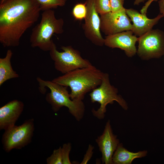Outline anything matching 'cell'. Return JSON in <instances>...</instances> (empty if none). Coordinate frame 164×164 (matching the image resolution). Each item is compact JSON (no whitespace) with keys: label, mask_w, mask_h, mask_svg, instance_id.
<instances>
[{"label":"cell","mask_w":164,"mask_h":164,"mask_svg":"<svg viewBox=\"0 0 164 164\" xmlns=\"http://www.w3.org/2000/svg\"><path fill=\"white\" fill-rule=\"evenodd\" d=\"M117 93V90L110 83L108 74L104 73L101 84L89 94L92 103L97 102L100 104L97 110L92 109L93 115L99 119L104 118L106 106L109 104H113L114 101H116L124 109L127 110L128 106L126 102Z\"/></svg>","instance_id":"5"},{"label":"cell","mask_w":164,"mask_h":164,"mask_svg":"<svg viewBox=\"0 0 164 164\" xmlns=\"http://www.w3.org/2000/svg\"><path fill=\"white\" fill-rule=\"evenodd\" d=\"M87 12L86 4L79 3L76 4L73 8L72 14L77 20H81L84 19Z\"/></svg>","instance_id":"19"},{"label":"cell","mask_w":164,"mask_h":164,"mask_svg":"<svg viewBox=\"0 0 164 164\" xmlns=\"http://www.w3.org/2000/svg\"><path fill=\"white\" fill-rule=\"evenodd\" d=\"M37 80L39 85L40 92L44 94L45 88L47 87L50 92L46 97V101L50 104L54 112L58 111L62 107L68 109L69 113L78 121L83 118L85 112V107L82 100L72 99L67 87L52 81L44 80L37 77Z\"/></svg>","instance_id":"3"},{"label":"cell","mask_w":164,"mask_h":164,"mask_svg":"<svg viewBox=\"0 0 164 164\" xmlns=\"http://www.w3.org/2000/svg\"><path fill=\"white\" fill-rule=\"evenodd\" d=\"M47 164H63L61 153V147L54 149L52 155L47 158Z\"/></svg>","instance_id":"20"},{"label":"cell","mask_w":164,"mask_h":164,"mask_svg":"<svg viewBox=\"0 0 164 164\" xmlns=\"http://www.w3.org/2000/svg\"><path fill=\"white\" fill-rule=\"evenodd\" d=\"M137 53L144 59L159 58L164 55V32L152 29L138 38Z\"/></svg>","instance_id":"8"},{"label":"cell","mask_w":164,"mask_h":164,"mask_svg":"<svg viewBox=\"0 0 164 164\" xmlns=\"http://www.w3.org/2000/svg\"><path fill=\"white\" fill-rule=\"evenodd\" d=\"M146 0H135L134 2V5H138L142 2H144Z\"/></svg>","instance_id":"25"},{"label":"cell","mask_w":164,"mask_h":164,"mask_svg":"<svg viewBox=\"0 0 164 164\" xmlns=\"http://www.w3.org/2000/svg\"><path fill=\"white\" fill-rule=\"evenodd\" d=\"M61 48L63 52H59L54 43L49 53L54 61L55 69L63 74L93 65L88 60L83 58L80 52L71 46H62Z\"/></svg>","instance_id":"6"},{"label":"cell","mask_w":164,"mask_h":164,"mask_svg":"<svg viewBox=\"0 0 164 164\" xmlns=\"http://www.w3.org/2000/svg\"><path fill=\"white\" fill-rule=\"evenodd\" d=\"M12 52L8 50L4 58H0V86L7 80L19 77V74L12 68L11 59Z\"/></svg>","instance_id":"16"},{"label":"cell","mask_w":164,"mask_h":164,"mask_svg":"<svg viewBox=\"0 0 164 164\" xmlns=\"http://www.w3.org/2000/svg\"><path fill=\"white\" fill-rule=\"evenodd\" d=\"M94 149V147L91 144L89 145L86 153L84 155L83 159L80 164H85L88 162L92 156L93 153V150Z\"/></svg>","instance_id":"23"},{"label":"cell","mask_w":164,"mask_h":164,"mask_svg":"<svg viewBox=\"0 0 164 164\" xmlns=\"http://www.w3.org/2000/svg\"><path fill=\"white\" fill-rule=\"evenodd\" d=\"M125 9L100 15L101 31L107 36L132 30L133 25Z\"/></svg>","instance_id":"9"},{"label":"cell","mask_w":164,"mask_h":164,"mask_svg":"<svg viewBox=\"0 0 164 164\" xmlns=\"http://www.w3.org/2000/svg\"><path fill=\"white\" fill-rule=\"evenodd\" d=\"M23 102L17 100L10 101L0 108V129L6 130L15 124L23 110Z\"/></svg>","instance_id":"14"},{"label":"cell","mask_w":164,"mask_h":164,"mask_svg":"<svg viewBox=\"0 0 164 164\" xmlns=\"http://www.w3.org/2000/svg\"><path fill=\"white\" fill-rule=\"evenodd\" d=\"M126 12L133 22L132 30L135 36H139L152 30L159 19L164 16L162 14H159L155 18L150 19L146 15V12L139 13L132 9H125Z\"/></svg>","instance_id":"13"},{"label":"cell","mask_w":164,"mask_h":164,"mask_svg":"<svg viewBox=\"0 0 164 164\" xmlns=\"http://www.w3.org/2000/svg\"><path fill=\"white\" fill-rule=\"evenodd\" d=\"M146 150L133 152L128 151L124 148L122 143L118 144L112 158L114 164H131L135 159L141 158L146 155Z\"/></svg>","instance_id":"15"},{"label":"cell","mask_w":164,"mask_h":164,"mask_svg":"<svg viewBox=\"0 0 164 164\" xmlns=\"http://www.w3.org/2000/svg\"><path fill=\"white\" fill-rule=\"evenodd\" d=\"M94 6L97 12L100 15L111 12L110 0H95Z\"/></svg>","instance_id":"18"},{"label":"cell","mask_w":164,"mask_h":164,"mask_svg":"<svg viewBox=\"0 0 164 164\" xmlns=\"http://www.w3.org/2000/svg\"><path fill=\"white\" fill-rule=\"evenodd\" d=\"M95 0H86L87 12L83 29L86 38L94 45L101 46L104 39L100 32V18L94 6Z\"/></svg>","instance_id":"10"},{"label":"cell","mask_w":164,"mask_h":164,"mask_svg":"<svg viewBox=\"0 0 164 164\" xmlns=\"http://www.w3.org/2000/svg\"><path fill=\"white\" fill-rule=\"evenodd\" d=\"M64 24L63 18H56L53 10L43 11L40 22L32 30L29 39L31 46L49 51L54 43L52 36L63 33Z\"/></svg>","instance_id":"4"},{"label":"cell","mask_w":164,"mask_h":164,"mask_svg":"<svg viewBox=\"0 0 164 164\" xmlns=\"http://www.w3.org/2000/svg\"><path fill=\"white\" fill-rule=\"evenodd\" d=\"M71 149L70 143H65L61 147V153L63 164H71L69 158V154Z\"/></svg>","instance_id":"21"},{"label":"cell","mask_w":164,"mask_h":164,"mask_svg":"<svg viewBox=\"0 0 164 164\" xmlns=\"http://www.w3.org/2000/svg\"><path fill=\"white\" fill-rule=\"evenodd\" d=\"M124 0H110L111 12H116L123 9Z\"/></svg>","instance_id":"22"},{"label":"cell","mask_w":164,"mask_h":164,"mask_svg":"<svg viewBox=\"0 0 164 164\" xmlns=\"http://www.w3.org/2000/svg\"><path fill=\"white\" fill-rule=\"evenodd\" d=\"M159 4L160 13L164 15V0L159 1Z\"/></svg>","instance_id":"24"},{"label":"cell","mask_w":164,"mask_h":164,"mask_svg":"<svg viewBox=\"0 0 164 164\" xmlns=\"http://www.w3.org/2000/svg\"><path fill=\"white\" fill-rule=\"evenodd\" d=\"M104 73L92 65L80 68L63 74L52 81L61 85L69 87L71 98L83 100L85 95L101 84Z\"/></svg>","instance_id":"2"},{"label":"cell","mask_w":164,"mask_h":164,"mask_svg":"<svg viewBox=\"0 0 164 164\" xmlns=\"http://www.w3.org/2000/svg\"><path fill=\"white\" fill-rule=\"evenodd\" d=\"M133 34L132 30H129L107 36L104 38V45L112 48H120L128 56L132 57L136 52L135 44L138 40Z\"/></svg>","instance_id":"12"},{"label":"cell","mask_w":164,"mask_h":164,"mask_svg":"<svg viewBox=\"0 0 164 164\" xmlns=\"http://www.w3.org/2000/svg\"><path fill=\"white\" fill-rule=\"evenodd\" d=\"M34 130L32 118L26 120L21 125L5 130L2 139L3 149L9 152L13 149H21L30 143Z\"/></svg>","instance_id":"7"},{"label":"cell","mask_w":164,"mask_h":164,"mask_svg":"<svg viewBox=\"0 0 164 164\" xmlns=\"http://www.w3.org/2000/svg\"><path fill=\"white\" fill-rule=\"evenodd\" d=\"M39 5L41 11L63 7L66 4L67 0H36Z\"/></svg>","instance_id":"17"},{"label":"cell","mask_w":164,"mask_h":164,"mask_svg":"<svg viewBox=\"0 0 164 164\" xmlns=\"http://www.w3.org/2000/svg\"><path fill=\"white\" fill-rule=\"evenodd\" d=\"M95 141L102 154V163L113 164L112 156L119 141L113 132L109 120L107 122L102 134Z\"/></svg>","instance_id":"11"},{"label":"cell","mask_w":164,"mask_h":164,"mask_svg":"<svg viewBox=\"0 0 164 164\" xmlns=\"http://www.w3.org/2000/svg\"><path fill=\"white\" fill-rule=\"evenodd\" d=\"M41 11L36 0H1L0 42L3 47L19 46L25 32L38 21Z\"/></svg>","instance_id":"1"}]
</instances>
